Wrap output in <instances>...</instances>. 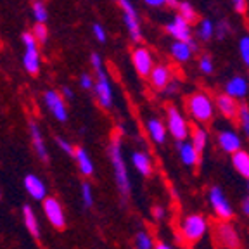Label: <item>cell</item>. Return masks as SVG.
Listing matches in <instances>:
<instances>
[{"label": "cell", "instance_id": "6da1fadb", "mask_svg": "<svg viewBox=\"0 0 249 249\" xmlns=\"http://www.w3.org/2000/svg\"><path fill=\"white\" fill-rule=\"evenodd\" d=\"M109 158H111V164H113L114 171V180L120 189V194L123 197L130 194V178H128V170H126V163H124L123 151H121V142L118 139L111 140L109 144Z\"/></svg>", "mask_w": 249, "mask_h": 249}, {"label": "cell", "instance_id": "7a4b0ae2", "mask_svg": "<svg viewBox=\"0 0 249 249\" xmlns=\"http://www.w3.org/2000/svg\"><path fill=\"white\" fill-rule=\"evenodd\" d=\"M187 109H189L191 116L197 123H208L210 120H213L214 106L213 101L208 97L206 93L202 92L192 93L191 97H189V101H187Z\"/></svg>", "mask_w": 249, "mask_h": 249}, {"label": "cell", "instance_id": "3957f363", "mask_svg": "<svg viewBox=\"0 0 249 249\" xmlns=\"http://www.w3.org/2000/svg\"><path fill=\"white\" fill-rule=\"evenodd\" d=\"M208 232V222L206 218L201 214H191L182 222V233L189 242H197L204 237Z\"/></svg>", "mask_w": 249, "mask_h": 249}, {"label": "cell", "instance_id": "277c9868", "mask_svg": "<svg viewBox=\"0 0 249 249\" xmlns=\"http://www.w3.org/2000/svg\"><path fill=\"white\" fill-rule=\"evenodd\" d=\"M166 126L170 130V133L175 137L177 142H185V139L189 137V123L185 121V118L180 114V111L177 107H168L166 113Z\"/></svg>", "mask_w": 249, "mask_h": 249}, {"label": "cell", "instance_id": "5b68a950", "mask_svg": "<svg viewBox=\"0 0 249 249\" xmlns=\"http://www.w3.org/2000/svg\"><path fill=\"white\" fill-rule=\"evenodd\" d=\"M43 206V213H45L47 220L51 223L54 229L62 230L66 227V214H64V210H62L61 202L55 197H45L42 201Z\"/></svg>", "mask_w": 249, "mask_h": 249}, {"label": "cell", "instance_id": "8992f818", "mask_svg": "<svg viewBox=\"0 0 249 249\" xmlns=\"http://www.w3.org/2000/svg\"><path fill=\"white\" fill-rule=\"evenodd\" d=\"M97 73V82L93 83V92H95V97H97L99 104L104 109L113 107V89H111V83H109V78L106 74L104 70L95 71Z\"/></svg>", "mask_w": 249, "mask_h": 249}, {"label": "cell", "instance_id": "52a82bcc", "mask_svg": "<svg viewBox=\"0 0 249 249\" xmlns=\"http://www.w3.org/2000/svg\"><path fill=\"white\" fill-rule=\"evenodd\" d=\"M120 7L123 9V18H124V24L128 28V35L133 42H140L142 40V30H140V23H139V16L137 11L133 7V4L130 0H120Z\"/></svg>", "mask_w": 249, "mask_h": 249}, {"label": "cell", "instance_id": "ba28073f", "mask_svg": "<svg viewBox=\"0 0 249 249\" xmlns=\"http://www.w3.org/2000/svg\"><path fill=\"white\" fill-rule=\"evenodd\" d=\"M43 102H45L47 109L54 114V118L61 123L68 121V107L64 99L61 97V93L55 92V90H47L43 93Z\"/></svg>", "mask_w": 249, "mask_h": 249}, {"label": "cell", "instance_id": "9c48e42d", "mask_svg": "<svg viewBox=\"0 0 249 249\" xmlns=\"http://www.w3.org/2000/svg\"><path fill=\"white\" fill-rule=\"evenodd\" d=\"M210 202H211V206H213L214 213L222 218V220L227 222V220H230V218L233 216L232 206H230L229 199L225 197V194L222 192L220 187H213L210 191Z\"/></svg>", "mask_w": 249, "mask_h": 249}, {"label": "cell", "instance_id": "30bf717a", "mask_svg": "<svg viewBox=\"0 0 249 249\" xmlns=\"http://www.w3.org/2000/svg\"><path fill=\"white\" fill-rule=\"evenodd\" d=\"M132 61H133V66H135L137 73L142 74V76H149L151 70L154 68L152 55H151V52L145 49V47H139V49H135V51H133Z\"/></svg>", "mask_w": 249, "mask_h": 249}, {"label": "cell", "instance_id": "8fae6325", "mask_svg": "<svg viewBox=\"0 0 249 249\" xmlns=\"http://www.w3.org/2000/svg\"><path fill=\"white\" fill-rule=\"evenodd\" d=\"M166 31L177 40V42H189V40L192 38L191 26H189V23H187L183 18H180L178 14H177L175 18H173V21L166 26Z\"/></svg>", "mask_w": 249, "mask_h": 249}, {"label": "cell", "instance_id": "7c38bea8", "mask_svg": "<svg viewBox=\"0 0 249 249\" xmlns=\"http://www.w3.org/2000/svg\"><path fill=\"white\" fill-rule=\"evenodd\" d=\"M23 183H24L26 192L31 196V199H35V201H43V199L47 197V185L42 182L40 177L30 173V175L24 177Z\"/></svg>", "mask_w": 249, "mask_h": 249}, {"label": "cell", "instance_id": "4fadbf2b", "mask_svg": "<svg viewBox=\"0 0 249 249\" xmlns=\"http://www.w3.org/2000/svg\"><path fill=\"white\" fill-rule=\"evenodd\" d=\"M30 135H31V145L35 149L36 156L42 161H49V152H47L45 140H43L42 130H40L36 121H30Z\"/></svg>", "mask_w": 249, "mask_h": 249}, {"label": "cell", "instance_id": "5bb4252c", "mask_svg": "<svg viewBox=\"0 0 249 249\" xmlns=\"http://www.w3.org/2000/svg\"><path fill=\"white\" fill-rule=\"evenodd\" d=\"M218 144H220L222 151L229 152V154H235L237 151H241L242 142L235 132L225 130V132H220V135H218Z\"/></svg>", "mask_w": 249, "mask_h": 249}, {"label": "cell", "instance_id": "9a60e30c", "mask_svg": "<svg viewBox=\"0 0 249 249\" xmlns=\"http://www.w3.org/2000/svg\"><path fill=\"white\" fill-rule=\"evenodd\" d=\"M248 80L242 76H233L230 78V82H227L225 85V95L232 99H242L246 97V93H248Z\"/></svg>", "mask_w": 249, "mask_h": 249}, {"label": "cell", "instance_id": "2e32d148", "mask_svg": "<svg viewBox=\"0 0 249 249\" xmlns=\"http://www.w3.org/2000/svg\"><path fill=\"white\" fill-rule=\"evenodd\" d=\"M218 239H220V242L229 249L239 248V235L235 233L233 227H230L227 222L218 225Z\"/></svg>", "mask_w": 249, "mask_h": 249}, {"label": "cell", "instance_id": "e0dca14e", "mask_svg": "<svg viewBox=\"0 0 249 249\" xmlns=\"http://www.w3.org/2000/svg\"><path fill=\"white\" fill-rule=\"evenodd\" d=\"M132 164L135 166V170L139 171L142 177H151L152 175V161L149 158L147 152L137 151L132 154Z\"/></svg>", "mask_w": 249, "mask_h": 249}, {"label": "cell", "instance_id": "ac0fdd59", "mask_svg": "<svg viewBox=\"0 0 249 249\" xmlns=\"http://www.w3.org/2000/svg\"><path fill=\"white\" fill-rule=\"evenodd\" d=\"M149 78H151V83L154 89L163 90L171 82V71L166 66H154L149 73Z\"/></svg>", "mask_w": 249, "mask_h": 249}, {"label": "cell", "instance_id": "d6986e66", "mask_svg": "<svg viewBox=\"0 0 249 249\" xmlns=\"http://www.w3.org/2000/svg\"><path fill=\"white\" fill-rule=\"evenodd\" d=\"M73 158L76 160L78 170H80V173H82L83 177H92L93 175V163H92L89 152H87L85 149H83V147L74 149V156H73Z\"/></svg>", "mask_w": 249, "mask_h": 249}, {"label": "cell", "instance_id": "ffe728a7", "mask_svg": "<svg viewBox=\"0 0 249 249\" xmlns=\"http://www.w3.org/2000/svg\"><path fill=\"white\" fill-rule=\"evenodd\" d=\"M216 107H218V111L227 118L237 116V111H239L237 102H235V99L229 97V95H225V93H222V95H218L216 97Z\"/></svg>", "mask_w": 249, "mask_h": 249}, {"label": "cell", "instance_id": "44dd1931", "mask_svg": "<svg viewBox=\"0 0 249 249\" xmlns=\"http://www.w3.org/2000/svg\"><path fill=\"white\" fill-rule=\"evenodd\" d=\"M23 222H24V227H26L28 232H30L35 239H40L38 220H36L35 211H33V208H31L30 204H24L23 206Z\"/></svg>", "mask_w": 249, "mask_h": 249}, {"label": "cell", "instance_id": "7402d4cb", "mask_svg": "<svg viewBox=\"0 0 249 249\" xmlns=\"http://www.w3.org/2000/svg\"><path fill=\"white\" fill-rule=\"evenodd\" d=\"M177 147L180 151V160L185 166H194L199 163V154L191 142H177Z\"/></svg>", "mask_w": 249, "mask_h": 249}, {"label": "cell", "instance_id": "603a6c76", "mask_svg": "<svg viewBox=\"0 0 249 249\" xmlns=\"http://www.w3.org/2000/svg\"><path fill=\"white\" fill-rule=\"evenodd\" d=\"M147 132L149 137L154 140L156 144H163L164 140H166V126L158 118H152V120L147 121Z\"/></svg>", "mask_w": 249, "mask_h": 249}, {"label": "cell", "instance_id": "cb8c5ba5", "mask_svg": "<svg viewBox=\"0 0 249 249\" xmlns=\"http://www.w3.org/2000/svg\"><path fill=\"white\" fill-rule=\"evenodd\" d=\"M232 163L233 168L239 171V175L249 178V152L237 151L235 154H232Z\"/></svg>", "mask_w": 249, "mask_h": 249}, {"label": "cell", "instance_id": "d4e9b609", "mask_svg": "<svg viewBox=\"0 0 249 249\" xmlns=\"http://www.w3.org/2000/svg\"><path fill=\"white\" fill-rule=\"evenodd\" d=\"M23 64L24 70L30 74H36L40 71V55H38V49L35 51H26L23 57Z\"/></svg>", "mask_w": 249, "mask_h": 249}, {"label": "cell", "instance_id": "484cf974", "mask_svg": "<svg viewBox=\"0 0 249 249\" xmlns=\"http://www.w3.org/2000/svg\"><path fill=\"white\" fill-rule=\"evenodd\" d=\"M171 55L180 62H187L192 57L191 47L187 45V42H175L171 43Z\"/></svg>", "mask_w": 249, "mask_h": 249}, {"label": "cell", "instance_id": "4316f807", "mask_svg": "<svg viewBox=\"0 0 249 249\" xmlns=\"http://www.w3.org/2000/svg\"><path fill=\"white\" fill-rule=\"evenodd\" d=\"M191 144H192V147L197 151V154H201L208 144V133L202 128H194L192 130V142Z\"/></svg>", "mask_w": 249, "mask_h": 249}, {"label": "cell", "instance_id": "83f0119b", "mask_svg": "<svg viewBox=\"0 0 249 249\" xmlns=\"http://www.w3.org/2000/svg\"><path fill=\"white\" fill-rule=\"evenodd\" d=\"M31 11H33V18L36 19V23L38 24H45L47 19H49V14H47V7L43 2H40V0H36V2H33V5H31Z\"/></svg>", "mask_w": 249, "mask_h": 249}, {"label": "cell", "instance_id": "f1b7e54d", "mask_svg": "<svg viewBox=\"0 0 249 249\" xmlns=\"http://www.w3.org/2000/svg\"><path fill=\"white\" fill-rule=\"evenodd\" d=\"M135 248L137 249H154V242H152L151 235L144 230L137 232L135 235Z\"/></svg>", "mask_w": 249, "mask_h": 249}, {"label": "cell", "instance_id": "f546056e", "mask_svg": "<svg viewBox=\"0 0 249 249\" xmlns=\"http://www.w3.org/2000/svg\"><path fill=\"white\" fill-rule=\"evenodd\" d=\"M178 11H180L178 16L180 18H183L187 23H192V21H196V18H197L194 7H192L189 2H178Z\"/></svg>", "mask_w": 249, "mask_h": 249}, {"label": "cell", "instance_id": "4dcf8cb0", "mask_svg": "<svg viewBox=\"0 0 249 249\" xmlns=\"http://www.w3.org/2000/svg\"><path fill=\"white\" fill-rule=\"evenodd\" d=\"M197 35L201 40H210L214 35V24L210 19H204L197 28Z\"/></svg>", "mask_w": 249, "mask_h": 249}, {"label": "cell", "instance_id": "1f68e13d", "mask_svg": "<svg viewBox=\"0 0 249 249\" xmlns=\"http://www.w3.org/2000/svg\"><path fill=\"white\" fill-rule=\"evenodd\" d=\"M82 201L85 208L93 206V192H92V185H90L89 182L82 183Z\"/></svg>", "mask_w": 249, "mask_h": 249}, {"label": "cell", "instance_id": "d6a6232c", "mask_svg": "<svg viewBox=\"0 0 249 249\" xmlns=\"http://www.w3.org/2000/svg\"><path fill=\"white\" fill-rule=\"evenodd\" d=\"M239 121H241V128L246 133V137H249V107L248 106H241L237 111Z\"/></svg>", "mask_w": 249, "mask_h": 249}, {"label": "cell", "instance_id": "836d02e7", "mask_svg": "<svg viewBox=\"0 0 249 249\" xmlns=\"http://www.w3.org/2000/svg\"><path fill=\"white\" fill-rule=\"evenodd\" d=\"M239 54L241 59L244 61L246 66H249V36H242L239 42Z\"/></svg>", "mask_w": 249, "mask_h": 249}, {"label": "cell", "instance_id": "e575fe53", "mask_svg": "<svg viewBox=\"0 0 249 249\" xmlns=\"http://www.w3.org/2000/svg\"><path fill=\"white\" fill-rule=\"evenodd\" d=\"M31 35L35 36V40H36V43H45L47 42V26L45 24H38L36 23L35 24V28H33V31H31Z\"/></svg>", "mask_w": 249, "mask_h": 249}, {"label": "cell", "instance_id": "d590c367", "mask_svg": "<svg viewBox=\"0 0 249 249\" xmlns=\"http://www.w3.org/2000/svg\"><path fill=\"white\" fill-rule=\"evenodd\" d=\"M55 144L59 145V149H61L64 154L71 156V158L74 156V147H73V144H71L70 140L62 139V137H57V139H55Z\"/></svg>", "mask_w": 249, "mask_h": 249}, {"label": "cell", "instance_id": "8d00e7d4", "mask_svg": "<svg viewBox=\"0 0 249 249\" xmlns=\"http://www.w3.org/2000/svg\"><path fill=\"white\" fill-rule=\"evenodd\" d=\"M21 40H23L24 47H26V51H35V49H36V40H35V36L31 35L30 31L23 33V35H21Z\"/></svg>", "mask_w": 249, "mask_h": 249}, {"label": "cell", "instance_id": "74e56055", "mask_svg": "<svg viewBox=\"0 0 249 249\" xmlns=\"http://www.w3.org/2000/svg\"><path fill=\"white\" fill-rule=\"evenodd\" d=\"M199 68H201L202 73H206V74L213 73V61H211L210 55H202L201 61H199Z\"/></svg>", "mask_w": 249, "mask_h": 249}, {"label": "cell", "instance_id": "f35d334b", "mask_svg": "<svg viewBox=\"0 0 249 249\" xmlns=\"http://www.w3.org/2000/svg\"><path fill=\"white\" fill-rule=\"evenodd\" d=\"M227 31H229V24L225 21H220L218 24H214V35H216L218 40H223L227 35Z\"/></svg>", "mask_w": 249, "mask_h": 249}, {"label": "cell", "instance_id": "ab89813d", "mask_svg": "<svg viewBox=\"0 0 249 249\" xmlns=\"http://www.w3.org/2000/svg\"><path fill=\"white\" fill-rule=\"evenodd\" d=\"M92 31H93V35H95V38H97L99 42H101V43L106 42V31H104V28H102L101 24H99V23L93 24Z\"/></svg>", "mask_w": 249, "mask_h": 249}, {"label": "cell", "instance_id": "60d3db41", "mask_svg": "<svg viewBox=\"0 0 249 249\" xmlns=\"http://www.w3.org/2000/svg\"><path fill=\"white\" fill-rule=\"evenodd\" d=\"M80 85H82V89H85V90L93 89V80H92V76H90V74H87V73H83L82 76H80Z\"/></svg>", "mask_w": 249, "mask_h": 249}, {"label": "cell", "instance_id": "b9f144b4", "mask_svg": "<svg viewBox=\"0 0 249 249\" xmlns=\"http://www.w3.org/2000/svg\"><path fill=\"white\" fill-rule=\"evenodd\" d=\"M90 62H92V66L95 71L99 70H104V62H102V57L99 54H92V57H90Z\"/></svg>", "mask_w": 249, "mask_h": 249}, {"label": "cell", "instance_id": "7bdbcfd3", "mask_svg": "<svg viewBox=\"0 0 249 249\" xmlns=\"http://www.w3.org/2000/svg\"><path fill=\"white\" fill-rule=\"evenodd\" d=\"M232 5L233 9L239 12V14H244L246 9H248V4H246V0H232Z\"/></svg>", "mask_w": 249, "mask_h": 249}, {"label": "cell", "instance_id": "ee69618b", "mask_svg": "<svg viewBox=\"0 0 249 249\" xmlns=\"http://www.w3.org/2000/svg\"><path fill=\"white\" fill-rule=\"evenodd\" d=\"M152 216H154L156 220H164V216H166V211H164L163 206H154V208H152Z\"/></svg>", "mask_w": 249, "mask_h": 249}, {"label": "cell", "instance_id": "f6af8a7d", "mask_svg": "<svg viewBox=\"0 0 249 249\" xmlns=\"http://www.w3.org/2000/svg\"><path fill=\"white\" fill-rule=\"evenodd\" d=\"M163 90H164V92L168 93V95H170V93H175L177 90H178V83H177V82H173V80H171V82L168 83V85L164 87Z\"/></svg>", "mask_w": 249, "mask_h": 249}, {"label": "cell", "instance_id": "bcb514c9", "mask_svg": "<svg viewBox=\"0 0 249 249\" xmlns=\"http://www.w3.org/2000/svg\"><path fill=\"white\" fill-rule=\"evenodd\" d=\"M145 4L151 5V7H161V5H166L168 0H144Z\"/></svg>", "mask_w": 249, "mask_h": 249}, {"label": "cell", "instance_id": "7dc6e473", "mask_svg": "<svg viewBox=\"0 0 249 249\" xmlns=\"http://www.w3.org/2000/svg\"><path fill=\"white\" fill-rule=\"evenodd\" d=\"M73 90L70 89V87H62L61 89V97L62 99H73Z\"/></svg>", "mask_w": 249, "mask_h": 249}, {"label": "cell", "instance_id": "c3c4849f", "mask_svg": "<svg viewBox=\"0 0 249 249\" xmlns=\"http://www.w3.org/2000/svg\"><path fill=\"white\" fill-rule=\"evenodd\" d=\"M242 213L249 216V197H246L244 201H242Z\"/></svg>", "mask_w": 249, "mask_h": 249}, {"label": "cell", "instance_id": "681fc988", "mask_svg": "<svg viewBox=\"0 0 249 249\" xmlns=\"http://www.w3.org/2000/svg\"><path fill=\"white\" fill-rule=\"evenodd\" d=\"M154 249H171V248H170V246H168V244H164V242H160V244L156 246Z\"/></svg>", "mask_w": 249, "mask_h": 249}, {"label": "cell", "instance_id": "f907efd6", "mask_svg": "<svg viewBox=\"0 0 249 249\" xmlns=\"http://www.w3.org/2000/svg\"><path fill=\"white\" fill-rule=\"evenodd\" d=\"M0 199H2V192H0Z\"/></svg>", "mask_w": 249, "mask_h": 249}, {"label": "cell", "instance_id": "816d5d0a", "mask_svg": "<svg viewBox=\"0 0 249 249\" xmlns=\"http://www.w3.org/2000/svg\"><path fill=\"white\" fill-rule=\"evenodd\" d=\"M248 180H249V178H248ZM248 185H249V183H248Z\"/></svg>", "mask_w": 249, "mask_h": 249}]
</instances>
